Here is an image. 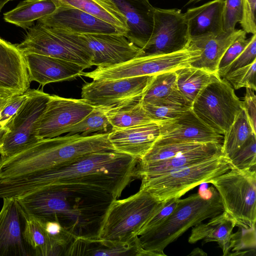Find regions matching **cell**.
Wrapping results in <instances>:
<instances>
[{"label": "cell", "instance_id": "d6a6232c", "mask_svg": "<svg viewBox=\"0 0 256 256\" xmlns=\"http://www.w3.org/2000/svg\"><path fill=\"white\" fill-rule=\"evenodd\" d=\"M253 134H256V132L253 130L246 113L242 108L224 134L221 149L222 154L230 160Z\"/></svg>", "mask_w": 256, "mask_h": 256}, {"label": "cell", "instance_id": "83f0119b", "mask_svg": "<svg viewBox=\"0 0 256 256\" xmlns=\"http://www.w3.org/2000/svg\"><path fill=\"white\" fill-rule=\"evenodd\" d=\"M56 8H72L92 15L124 30L126 18L112 0H52Z\"/></svg>", "mask_w": 256, "mask_h": 256}, {"label": "cell", "instance_id": "f5cc1de1", "mask_svg": "<svg viewBox=\"0 0 256 256\" xmlns=\"http://www.w3.org/2000/svg\"><path fill=\"white\" fill-rule=\"evenodd\" d=\"M5 132V128H0V137Z\"/></svg>", "mask_w": 256, "mask_h": 256}, {"label": "cell", "instance_id": "e0dca14e", "mask_svg": "<svg viewBox=\"0 0 256 256\" xmlns=\"http://www.w3.org/2000/svg\"><path fill=\"white\" fill-rule=\"evenodd\" d=\"M78 34L90 52L92 65L97 67L118 64L140 54V48L123 34Z\"/></svg>", "mask_w": 256, "mask_h": 256}, {"label": "cell", "instance_id": "52a82bcc", "mask_svg": "<svg viewBox=\"0 0 256 256\" xmlns=\"http://www.w3.org/2000/svg\"><path fill=\"white\" fill-rule=\"evenodd\" d=\"M162 204L142 189L126 198L114 200L102 221L98 238L112 240L132 238Z\"/></svg>", "mask_w": 256, "mask_h": 256}, {"label": "cell", "instance_id": "4fadbf2b", "mask_svg": "<svg viewBox=\"0 0 256 256\" xmlns=\"http://www.w3.org/2000/svg\"><path fill=\"white\" fill-rule=\"evenodd\" d=\"M153 76L93 80L83 84L82 99L94 107L112 108L142 97Z\"/></svg>", "mask_w": 256, "mask_h": 256}, {"label": "cell", "instance_id": "9a60e30c", "mask_svg": "<svg viewBox=\"0 0 256 256\" xmlns=\"http://www.w3.org/2000/svg\"><path fill=\"white\" fill-rule=\"evenodd\" d=\"M2 199L0 211V256H36L26 235L29 217L16 198Z\"/></svg>", "mask_w": 256, "mask_h": 256}, {"label": "cell", "instance_id": "f546056e", "mask_svg": "<svg viewBox=\"0 0 256 256\" xmlns=\"http://www.w3.org/2000/svg\"><path fill=\"white\" fill-rule=\"evenodd\" d=\"M56 8L52 0H24L4 14V19L26 30L32 26L34 21L51 14Z\"/></svg>", "mask_w": 256, "mask_h": 256}, {"label": "cell", "instance_id": "ab89813d", "mask_svg": "<svg viewBox=\"0 0 256 256\" xmlns=\"http://www.w3.org/2000/svg\"><path fill=\"white\" fill-rule=\"evenodd\" d=\"M246 33L239 36L228 48L218 64L217 74L222 78L228 72L232 62L242 53L250 41V38H246Z\"/></svg>", "mask_w": 256, "mask_h": 256}, {"label": "cell", "instance_id": "4316f807", "mask_svg": "<svg viewBox=\"0 0 256 256\" xmlns=\"http://www.w3.org/2000/svg\"><path fill=\"white\" fill-rule=\"evenodd\" d=\"M224 0H213L184 13L190 38L223 32Z\"/></svg>", "mask_w": 256, "mask_h": 256}, {"label": "cell", "instance_id": "9c48e42d", "mask_svg": "<svg viewBox=\"0 0 256 256\" xmlns=\"http://www.w3.org/2000/svg\"><path fill=\"white\" fill-rule=\"evenodd\" d=\"M200 54V50L190 42L188 46L178 52L137 56L118 64L97 67L92 72H83L82 76L93 80H112L176 72L190 66Z\"/></svg>", "mask_w": 256, "mask_h": 256}, {"label": "cell", "instance_id": "7dc6e473", "mask_svg": "<svg viewBox=\"0 0 256 256\" xmlns=\"http://www.w3.org/2000/svg\"><path fill=\"white\" fill-rule=\"evenodd\" d=\"M242 106L253 130L256 132V96L254 90L246 88L244 100L242 101Z\"/></svg>", "mask_w": 256, "mask_h": 256}, {"label": "cell", "instance_id": "44dd1931", "mask_svg": "<svg viewBox=\"0 0 256 256\" xmlns=\"http://www.w3.org/2000/svg\"><path fill=\"white\" fill-rule=\"evenodd\" d=\"M64 256H153L142 248L138 236L127 240L77 237L68 247Z\"/></svg>", "mask_w": 256, "mask_h": 256}, {"label": "cell", "instance_id": "d4e9b609", "mask_svg": "<svg viewBox=\"0 0 256 256\" xmlns=\"http://www.w3.org/2000/svg\"><path fill=\"white\" fill-rule=\"evenodd\" d=\"M244 32L242 30L235 29L218 35L206 34L190 38V42L201 51L198 59L190 66L217 73L220 62L226 50Z\"/></svg>", "mask_w": 256, "mask_h": 256}, {"label": "cell", "instance_id": "ee69618b", "mask_svg": "<svg viewBox=\"0 0 256 256\" xmlns=\"http://www.w3.org/2000/svg\"><path fill=\"white\" fill-rule=\"evenodd\" d=\"M28 90L24 94H16L9 97L0 110V128H4L11 118L16 112L28 98Z\"/></svg>", "mask_w": 256, "mask_h": 256}, {"label": "cell", "instance_id": "7c38bea8", "mask_svg": "<svg viewBox=\"0 0 256 256\" xmlns=\"http://www.w3.org/2000/svg\"><path fill=\"white\" fill-rule=\"evenodd\" d=\"M190 43L188 24L181 10L156 8L151 36L140 48L139 56L174 52Z\"/></svg>", "mask_w": 256, "mask_h": 256}, {"label": "cell", "instance_id": "5b68a950", "mask_svg": "<svg viewBox=\"0 0 256 256\" xmlns=\"http://www.w3.org/2000/svg\"><path fill=\"white\" fill-rule=\"evenodd\" d=\"M232 167L229 158L222 154L206 160L174 170L142 177L140 189L148 192L160 202L180 198L187 192Z\"/></svg>", "mask_w": 256, "mask_h": 256}, {"label": "cell", "instance_id": "7402d4cb", "mask_svg": "<svg viewBox=\"0 0 256 256\" xmlns=\"http://www.w3.org/2000/svg\"><path fill=\"white\" fill-rule=\"evenodd\" d=\"M160 134L158 123L150 122L113 130L108 138L114 150L138 160L150 150Z\"/></svg>", "mask_w": 256, "mask_h": 256}, {"label": "cell", "instance_id": "277c9868", "mask_svg": "<svg viewBox=\"0 0 256 256\" xmlns=\"http://www.w3.org/2000/svg\"><path fill=\"white\" fill-rule=\"evenodd\" d=\"M180 199L169 216L158 226L138 236L142 248L153 256H166L164 250L188 229L223 212L218 193L214 187L208 192Z\"/></svg>", "mask_w": 256, "mask_h": 256}, {"label": "cell", "instance_id": "bcb514c9", "mask_svg": "<svg viewBox=\"0 0 256 256\" xmlns=\"http://www.w3.org/2000/svg\"><path fill=\"white\" fill-rule=\"evenodd\" d=\"M250 38L248 44L231 64L228 72L246 66L256 60V34Z\"/></svg>", "mask_w": 256, "mask_h": 256}, {"label": "cell", "instance_id": "30bf717a", "mask_svg": "<svg viewBox=\"0 0 256 256\" xmlns=\"http://www.w3.org/2000/svg\"><path fill=\"white\" fill-rule=\"evenodd\" d=\"M28 90V98L9 120L0 137V156H13L40 140L36 134V124L50 95L38 89Z\"/></svg>", "mask_w": 256, "mask_h": 256}, {"label": "cell", "instance_id": "d590c367", "mask_svg": "<svg viewBox=\"0 0 256 256\" xmlns=\"http://www.w3.org/2000/svg\"><path fill=\"white\" fill-rule=\"evenodd\" d=\"M176 72L154 75L142 97L143 104H153L178 90Z\"/></svg>", "mask_w": 256, "mask_h": 256}, {"label": "cell", "instance_id": "f35d334b", "mask_svg": "<svg viewBox=\"0 0 256 256\" xmlns=\"http://www.w3.org/2000/svg\"><path fill=\"white\" fill-rule=\"evenodd\" d=\"M232 166L239 169L256 168V134H253L230 159Z\"/></svg>", "mask_w": 256, "mask_h": 256}, {"label": "cell", "instance_id": "7a4b0ae2", "mask_svg": "<svg viewBox=\"0 0 256 256\" xmlns=\"http://www.w3.org/2000/svg\"><path fill=\"white\" fill-rule=\"evenodd\" d=\"M138 161L116 150L97 152L58 168L6 178L3 186L8 196L18 198L48 185L84 184L102 188L118 199L132 180L138 178Z\"/></svg>", "mask_w": 256, "mask_h": 256}, {"label": "cell", "instance_id": "5bb4252c", "mask_svg": "<svg viewBox=\"0 0 256 256\" xmlns=\"http://www.w3.org/2000/svg\"><path fill=\"white\" fill-rule=\"evenodd\" d=\"M94 108L82 98L50 95L36 124V136L40 140L60 136L64 129L80 122Z\"/></svg>", "mask_w": 256, "mask_h": 256}, {"label": "cell", "instance_id": "4dcf8cb0", "mask_svg": "<svg viewBox=\"0 0 256 256\" xmlns=\"http://www.w3.org/2000/svg\"><path fill=\"white\" fill-rule=\"evenodd\" d=\"M176 72L178 90L192 104L206 87L221 78L216 72L191 66Z\"/></svg>", "mask_w": 256, "mask_h": 256}, {"label": "cell", "instance_id": "7bdbcfd3", "mask_svg": "<svg viewBox=\"0 0 256 256\" xmlns=\"http://www.w3.org/2000/svg\"><path fill=\"white\" fill-rule=\"evenodd\" d=\"M40 221L43 224L52 239L64 249V254L66 249L75 238L58 222Z\"/></svg>", "mask_w": 256, "mask_h": 256}, {"label": "cell", "instance_id": "ac0fdd59", "mask_svg": "<svg viewBox=\"0 0 256 256\" xmlns=\"http://www.w3.org/2000/svg\"><path fill=\"white\" fill-rule=\"evenodd\" d=\"M37 21L47 27L73 34H126L122 28L72 8H56L52 13Z\"/></svg>", "mask_w": 256, "mask_h": 256}, {"label": "cell", "instance_id": "ba28073f", "mask_svg": "<svg viewBox=\"0 0 256 256\" xmlns=\"http://www.w3.org/2000/svg\"><path fill=\"white\" fill-rule=\"evenodd\" d=\"M23 54H36L92 66V54L78 34L54 29L37 22L28 28L24 40L16 45Z\"/></svg>", "mask_w": 256, "mask_h": 256}, {"label": "cell", "instance_id": "f907efd6", "mask_svg": "<svg viewBox=\"0 0 256 256\" xmlns=\"http://www.w3.org/2000/svg\"><path fill=\"white\" fill-rule=\"evenodd\" d=\"M14 0H0V12L1 11L2 9L3 8L4 6L8 2L10 1H12Z\"/></svg>", "mask_w": 256, "mask_h": 256}, {"label": "cell", "instance_id": "c3c4849f", "mask_svg": "<svg viewBox=\"0 0 256 256\" xmlns=\"http://www.w3.org/2000/svg\"><path fill=\"white\" fill-rule=\"evenodd\" d=\"M188 256H207V254L204 252L202 249L197 248L192 250Z\"/></svg>", "mask_w": 256, "mask_h": 256}, {"label": "cell", "instance_id": "1f68e13d", "mask_svg": "<svg viewBox=\"0 0 256 256\" xmlns=\"http://www.w3.org/2000/svg\"><path fill=\"white\" fill-rule=\"evenodd\" d=\"M144 106L148 116L159 124L180 116L192 108V104L178 90L154 103L144 104Z\"/></svg>", "mask_w": 256, "mask_h": 256}, {"label": "cell", "instance_id": "8d00e7d4", "mask_svg": "<svg viewBox=\"0 0 256 256\" xmlns=\"http://www.w3.org/2000/svg\"><path fill=\"white\" fill-rule=\"evenodd\" d=\"M202 144L188 142L154 144L147 154L138 161L148 162L170 158Z\"/></svg>", "mask_w": 256, "mask_h": 256}, {"label": "cell", "instance_id": "b9f144b4", "mask_svg": "<svg viewBox=\"0 0 256 256\" xmlns=\"http://www.w3.org/2000/svg\"><path fill=\"white\" fill-rule=\"evenodd\" d=\"M243 15L242 0H224L222 10L224 32L234 30L238 22H240Z\"/></svg>", "mask_w": 256, "mask_h": 256}, {"label": "cell", "instance_id": "cb8c5ba5", "mask_svg": "<svg viewBox=\"0 0 256 256\" xmlns=\"http://www.w3.org/2000/svg\"><path fill=\"white\" fill-rule=\"evenodd\" d=\"M221 149L222 144H203L170 158L148 162L138 161L136 166L138 178L174 170L206 160L222 154Z\"/></svg>", "mask_w": 256, "mask_h": 256}, {"label": "cell", "instance_id": "836d02e7", "mask_svg": "<svg viewBox=\"0 0 256 256\" xmlns=\"http://www.w3.org/2000/svg\"><path fill=\"white\" fill-rule=\"evenodd\" d=\"M26 235L36 256L64 255V249L52 239L40 221L29 217Z\"/></svg>", "mask_w": 256, "mask_h": 256}, {"label": "cell", "instance_id": "f6af8a7d", "mask_svg": "<svg viewBox=\"0 0 256 256\" xmlns=\"http://www.w3.org/2000/svg\"><path fill=\"white\" fill-rule=\"evenodd\" d=\"M243 15L240 22L242 30L246 34H256V0H242Z\"/></svg>", "mask_w": 256, "mask_h": 256}, {"label": "cell", "instance_id": "60d3db41", "mask_svg": "<svg viewBox=\"0 0 256 256\" xmlns=\"http://www.w3.org/2000/svg\"><path fill=\"white\" fill-rule=\"evenodd\" d=\"M180 199L173 198L162 202L161 206L138 230L137 236L142 234L160 226L174 210Z\"/></svg>", "mask_w": 256, "mask_h": 256}, {"label": "cell", "instance_id": "484cf974", "mask_svg": "<svg viewBox=\"0 0 256 256\" xmlns=\"http://www.w3.org/2000/svg\"><path fill=\"white\" fill-rule=\"evenodd\" d=\"M235 226L234 222L222 212L210 218L208 222H201L192 227L188 242L192 244L200 240L203 241L202 244L216 242L222 250V256H230L235 244L234 234H232Z\"/></svg>", "mask_w": 256, "mask_h": 256}, {"label": "cell", "instance_id": "e575fe53", "mask_svg": "<svg viewBox=\"0 0 256 256\" xmlns=\"http://www.w3.org/2000/svg\"><path fill=\"white\" fill-rule=\"evenodd\" d=\"M112 128L104 108L94 107L85 118L76 124L64 129L62 134H78L84 136L95 134L110 133Z\"/></svg>", "mask_w": 256, "mask_h": 256}, {"label": "cell", "instance_id": "6da1fadb", "mask_svg": "<svg viewBox=\"0 0 256 256\" xmlns=\"http://www.w3.org/2000/svg\"><path fill=\"white\" fill-rule=\"evenodd\" d=\"M28 217L59 223L75 238H96L116 198L99 187L78 184L46 186L16 198Z\"/></svg>", "mask_w": 256, "mask_h": 256}, {"label": "cell", "instance_id": "681fc988", "mask_svg": "<svg viewBox=\"0 0 256 256\" xmlns=\"http://www.w3.org/2000/svg\"><path fill=\"white\" fill-rule=\"evenodd\" d=\"M10 96L8 97H4L0 96V110L2 108V107L4 106L5 103L6 102L7 100L9 98Z\"/></svg>", "mask_w": 256, "mask_h": 256}, {"label": "cell", "instance_id": "603a6c76", "mask_svg": "<svg viewBox=\"0 0 256 256\" xmlns=\"http://www.w3.org/2000/svg\"><path fill=\"white\" fill-rule=\"evenodd\" d=\"M125 16L126 38L140 48L150 39L154 26L155 8L148 0H112Z\"/></svg>", "mask_w": 256, "mask_h": 256}, {"label": "cell", "instance_id": "ffe728a7", "mask_svg": "<svg viewBox=\"0 0 256 256\" xmlns=\"http://www.w3.org/2000/svg\"><path fill=\"white\" fill-rule=\"evenodd\" d=\"M30 82L35 81L42 86L52 82L74 80L82 76L86 68L78 64L44 55H24Z\"/></svg>", "mask_w": 256, "mask_h": 256}, {"label": "cell", "instance_id": "816d5d0a", "mask_svg": "<svg viewBox=\"0 0 256 256\" xmlns=\"http://www.w3.org/2000/svg\"><path fill=\"white\" fill-rule=\"evenodd\" d=\"M202 0H189V1L186 4H192V3H196V2H199L200 1H201Z\"/></svg>", "mask_w": 256, "mask_h": 256}, {"label": "cell", "instance_id": "3957f363", "mask_svg": "<svg viewBox=\"0 0 256 256\" xmlns=\"http://www.w3.org/2000/svg\"><path fill=\"white\" fill-rule=\"evenodd\" d=\"M108 134L86 136L67 134L41 139L13 156H0V178L36 170L58 168L90 153L114 150L108 140Z\"/></svg>", "mask_w": 256, "mask_h": 256}, {"label": "cell", "instance_id": "74e56055", "mask_svg": "<svg viewBox=\"0 0 256 256\" xmlns=\"http://www.w3.org/2000/svg\"><path fill=\"white\" fill-rule=\"evenodd\" d=\"M256 60L252 63L228 72L224 78L234 90L245 88L256 90Z\"/></svg>", "mask_w": 256, "mask_h": 256}, {"label": "cell", "instance_id": "8992f818", "mask_svg": "<svg viewBox=\"0 0 256 256\" xmlns=\"http://www.w3.org/2000/svg\"><path fill=\"white\" fill-rule=\"evenodd\" d=\"M219 194L223 212L242 229L256 230V168L239 169L232 167L212 179Z\"/></svg>", "mask_w": 256, "mask_h": 256}, {"label": "cell", "instance_id": "2e32d148", "mask_svg": "<svg viewBox=\"0 0 256 256\" xmlns=\"http://www.w3.org/2000/svg\"><path fill=\"white\" fill-rule=\"evenodd\" d=\"M160 134L154 144L188 142L222 144L224 136L204 122L192 108L158 124Z\"/></svg>", "mask_w": 256, "mask_h": 256}, {"label": "cell", "instance_id": "8fae6325", "mask_svg": "<svg viewBox=\"0 0 256 256\" xmlns=\"http://www.w3.org/2000/svg\"><path fill=\"white\" fill-rule=\"evenodd\" d=\"M194 113L218 133L224 135L242 109V101L224 78L206 87L192 104Z\"/></svg>", "mask_w": 256, "mask_h": 256}, {"label": "cell", "instance_id": "d6986e66", "mask_svg": "<svg viewBox=\"0 0 256 256\" xmlns=\"http://www.w3.org/2000/svg\"><path fill=\"white\" fill-rule=\"evenodd\" d=\"M30 82L24 55L16 45L0 38V96L24 94Z\"/></svg>", "mask_w": 256, "mask_h": 256}, {"label": "cell", "instance_id": "f1b7e54d", "mask_svg": "<svg viewBox=\"0 0 256 256\" xmlns=\"http://www.w3.org/2000/svg\"><path fill=\"white\" fill-rule=\"evenodd\" d=\"M142 97L134 98L112 108H104L112 126V130L156 122L146 110Z\"/></svg>", "mask_w": 256, "mask_h": 256}]
</instances>
